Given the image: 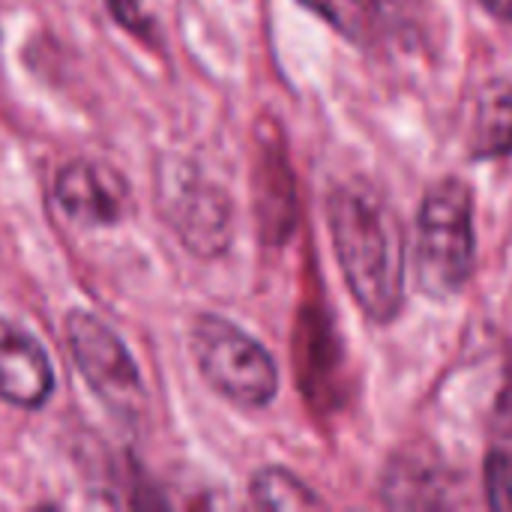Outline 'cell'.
<instances>
[{"instance_id": "13", "label": "cell", "mask_w": 512, "mask_h": 512, "mask_svg": "<svg viewBox=\"0 0 512 512\" xmlns=\"http://www.w3.org/2000/svg\"><path fill=\"white\" fill-rule=\"evenodd\" d=\"M108 3V9H111V15L126 27V30H132V33H147V18H144V9H141V3L138 0H105Z\"/></svg>"}, {"instance_id": "6", "label": "cell", "mask_w": 512, "mask_h": 512, "mask_svg": "<svg viewBox=\"0 0 512 512\" xmlns=\"http://www.w3.org/2000/svg\"><path fill=\"white\" fill-rule=\"evenodd\" d=\"M174 228L198 255H219L231 243V204L228 195L198 177L183 180L171 201Z\"/></svg>"}, {"instance_id": "7", "label": "cell", "mask_w": 512, "mask_h": 512, "mask_svg": "<svg viewBox=\"0 0 512 512\" xmlns=\"http://www.w3.org/2000/svg\"><path fill=\"white\" fill-rule=\"evenodd\" d=\"M57 204L78 225H114L120 219V180L96 162H69L54 183Z\"/></svg>"}, {"instance_id": "5", "label": "cell", "mask_w": 512, "mask_h": 512, "mask_svg": "<svg viewBox=\"0 0 512 512\" xmlns=\"http://www.w3.org/2000/svg\"><path fill=\"white\" fill-rule=\"evenodd\" d=\"M54 372L42 345L15 321L0 318V399L15 408H42Z\"/></svg>"}, {"instance_id": "8", "label": "cell", "mask_w": 512, "mask_h": 512, "mask_svg": "<svg viewBox=\"0 0 512 512\" xmlns=\"http://www.w3.org/2000/svg\"><path fill=\"white\" fill-rule=\"evenodd\" d=\"M474 159H501L512 153V81H489L474 105L471 138Z\"/></svg>"}, {"instance_id": "14", "label": "cell", "mask_w": 512, "mask_h": 512, "mask_svg": "<svg viewBox=\"0 0 512 512\" xmlns=\"http://www.w3.org/2000/svg\"><path fill=\"white\" fill-rule=\"evenodd\" d=\"M483 3H486V9L492 15H498L504 21H512V0H483Z\"/></svg>"}, {"instance_id": "9", "label": "cell", "mask_w": 512, "mask_h": 512, "mask_svg": "<svg viewBox=\"0 0 512 512\" xmlns=\"http://www.w3.org/2000/svg\"><path fill=\"white\" fill-rule=\"evenodd\" d=\"M444 495L447 489H441V477L420 462L393 465L384 483V501L390 507H441L447 504Z\"/></svg>"}, {"instance_id": "11", "label": "cell", "mask_w": 512, "mask_h": 512, "mask_svg": "<svg viewBox=\"0 0 512 512\" xmlns=\"http://www.w3.org/2000/svg\"><path fill=\"white\" fill-rule=\"evenodd\" d=\"M306 9L321 15L330 27H336L351 42H366L372 33V12L366 0H300Z\"/></svg>"}, {"instance_id": "4", "label": "cell", "mask_w": 512, "mask_h": 512, "mask_svg": "<svg viewBox=\"0 0 512 512\" xmlns=\"http://www.w3.org/2000/svg\"><path fill=\"white\" fill-rule=\"evenodd\" d=\"M69 354L90 384V390L120 417L144 411V381L117 333L90 312H69L66 318Z\"/></svg>"}, {"instance_id": "2", "label": "cell", "mask_w": 512, "mask_h": 512, "mask_svg": "<svg viewBox=\"0 0 512 512\" xmlns=\"http://www.w3.org/2000/svg\"><path fill=\"white\" fill-rule=\"evenodd\" d=\"M474 201L459 177L429 186L417 213V285L432 300L459 294L474 273Z\"/></svg>"}, {"instance_id": "3", "label": "cell", "mask_w": 512, "mask_h": 512, "mask_svg": "<svg viewBox=\"0 0 512 512\" xmlns=\"http://www.w3.org/2000/svg\"><path fill=\"white\" fill-rule=\"evenodd\" d=\"M192 357L204 381L237 408H267L279 390L273 357L249 333L219 315H201L192 327Z\"/></svg>"}, {"instance_id": "10", "label": "cell", "mask_w": 512, "mask_h": 512, "mask_svg": "<svg viewBox=\"0 0 512 512\" xmlns=\"http://www.w3.org/2000/svg\"><path fill=\"white\" fill-rule=\"evenodd\" d=\"M249 492L261 510H318L321 507V498H315L294 474L282 468L258 471Z\"/></svg>"}, {"instance_id": "1", "label": "cell", "mask_w": 512, "mask_h": 512, "mask_svg": "<svg viewBox=\"0 0 512 512\" xmlns=\"http://www.w3.org/2000/svg\"><path fill=\"white\" fill-rule=\"evenodd\" d=\"M336 261L360 312L387 324L405 303V252L399 219L369 189L342 183L327 198Z\"/></svg>"}, {"instance_id": "12", "label": "cell", "mask_w": 512, "mask_h": 512, "mask_svg": "<svg viewBox=\"0 0 512 512\" xmlns=\"http://www.w3.org/2000/svg\"><path fill=\"white\" fill-rule=\"evenodd\" d=\"M486 501L498 512H512V453L495 450L486 459Z\"/></svg>"}]
</instances>
